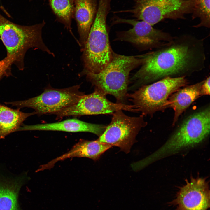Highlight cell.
<instances>
[{
  "label": "cell",
  "instance_id": "ac0fdd59",
  "mask_svg": "<svg viewBox=\"0 0 210 210\" xmlns=\"http://www.w3.org/2000/svg\"><path fill=\"white\" fill-rule=\"evenodd\" d=\"M20 109H13L0 104V139L18 131L27 117L36 114L35 111L25 113L20 111Z\"/></svg>",
  "mask_w": 210,
  "mask_h": 210
},
{
  "label": "cell",
  "instance_id": "277c9868",
  "mask_svg": "<svg viewBox=\"0 0 210 210\" xmlns=\"http://www.w3.org/2000/svg\"><path fill=\"white\" fill-rule=\"evenodd\" d=\"M46 22L32 25L15 24L4 17L0 13V38L6 50L7 55L13 57V64L20 70L24 68V59L30 48L39 49L53 56L43 41L42 29Z\"/></svg>",
  "mask_w": 210,
  "mask_h": 210
},
{
  "label": "cell",
  "instance_id": "5b68a950",
  "mask_svg": "<svg viewBox=\"0 0 210 210\" xmlns=\"http://www.w3.org/2000/svg\"><path fill=\"white\" fill-rule=\"evenodd\" d=\"M188 83L185 76L167 77L149 85H141L127 97L142 115L152 116L167 108L170 96Z\"/></svg>",
  "mask_w": 210,
  "mask_h": 210
},
{
  "label": "cell",
  "instance_id": "8fae6325",
  "mask_svg": "<svg viewBox=\"0 0 210 210\" xmlns=\"http://www.w3.org/2000/svg\"><path fill=\"white\" fill-rule=\"evenodd\" d=\"M104 94L95 89L92 93L84 94L77 102L53 114L56 118L83 115L112 114L119 110L137 112L134 105L114 103L108 100Z\"/></svg>",
  "mask_w": 210,
  "mask_h": 210
},
{
  "label": "cell",
  "instance_id": "9c48e42d",
  "mask_svg": "<svg viewBox=\"0 0 210 210\" xmlns=\"http://www.w3.org/2000/svg\"><path fill=\"white\" fill-rule=\"evenodd\" d=\"M122 111H118L112 114L111 122L97 139L112 146L118 147L127 153L135 142L139 132L147 123L143 115L130 117L126 115Z\"/></svg>",
  "mask_w": 210,
  "mask_h": 210
},
{
  "label": "cell",
  "instance_id": "603a6c76",
  "mask_svg": "<svg viewBox=\"0 0 210 210\" xmlns=\"http://www.w3.org/2000/svg\"></svg>",
  "mask_w": 210,
  "mask_h": 210
},
{
  "label": "cell",
  "instance_id": "44dd1931",
  "mask_svg": "<svg viewBox=\"0 0 210 210\" xmlns=\"http://www.w3.org/2000/svg\"><path fill=\"white\" fill-rule=\"evenodd\" d=\"M14 59L10 56H6L0 61V80L4 76L8 77L12 75L11 67Z\"/></svg>",
  "mask_w": 210,
  "mask_h": 210
},
{
  "label": "cell",
  "instance_id": "2e32d148",
  "mask_svg": "<svg viewBox=\"0 0 210 210\" xmlns=\"http://www.w3.org/2000/svg\"><path fill=\"white\" fill-rule=\"evenodd\" d=\"M99 0H74V17L79 36V43L83 51L97 10Z\"/></svg>",
  "mask_w": 210,
  "mask_h": 210
},
{
  "label": "cell",
  "instance_id": "9a60e30c",
  "mask_svg": "<svg viewBox=\"0 0 210 210\" xmlns=\"http://www.w3.org/2000/svg\"><path fill=\"white\" fill-rule=\"evenodd\" d=\"M106 126L85 122L77 119H69L57 122L24 125L20 127V131H52L68 132H85L93 133L99 137L104 131Z\"/></svg>",
  "mask_w": 210,
  "mask_h": 210
},
{
  "label": "cell",
  "instance_id": "52a82bcc",
  "mask_svg": "<svg viewBox=\"0 0 210 210\" xmlns=\"http://www.w3.org/2000/svg\"><path fill=\"white\" fill-rule=\"evenodd\" d=\"M132 9L117 12H128L137 20L151 25L165 19H184L187 14L192 13L196 0H134Z\"/></svg>",
  "mask_w": 210,
  "mask_h": 210
},
{
  "label": "cell",
  "instance_id": "ffe728a7",
  "mask_svg": "<svg viewBox=\"0 0 210 210\" xmlns=\"http://www.w3.org/2000/svg\"><path fill=\"white\" fill-rule=\"evenodd\" d=\"M210 0H196L192 15V19L199 18V24L193 27H204L209 28L210 26Z\"/></svg>",
  "mask_w": 210,
  "mask_h": 210
},
{
  "label": "cell",
  "instance_id": "7a4b0ae2",
  "mask_svg": "<svg viewBox=\"0 0 210 210\" xmlns=\"http://www.w3.org/2000/svg\"><path fill=\"white\" fill-rule=\"evenodd\" d=\"M147 53L136 56H125L114 52L109 63L98 73H85L87 79L105 95L113 96L117 103L125 104L128 94L131 71L141 65Z\"/></svg>",
  "mask_w": 210,
  "mask_h": 210
},
{
  "label": "cell",
  "instance_id": "30bf717a",
  "mask_svg": "<svg viewBox=\"0 0 210 210\" xmlns=\"http://www.w3.org/2000/svg\"><path fill=\"white\" fill-rule=\"evenodd\" d=\"M112 23H127L132 28L117 33V40L130 42L140 49L146 50L159 48L171 41L174 37L168 33L153 28L143 21L116 17Z\"/></svg>",
  "mask_w": 210,
  "mask_h": 210
},
{
  "label": "cell",
  "instance_id": "7c38bea8",
  "mask_svg": "<svg viewBox=\"0 0 210 210\" xmlns=\"http://www.w3.org/2000/svg\"><path fill=\"white\" fill-rule=\"evenodd\" d=\"M169 204L174 210H208L210 206L208 182L205 178L191 177L190 181L180 187L175 198Z\"/></svg>",
  "mask_w": 210,
  "mask_h": 210
},
{
  "label": "cell",
  "instance_id": "4fadbf2b",
  "mask_svg": "<svg viewBox=\"0 0 210 210\" xmlns=\"http://www.w3.org/2000/svg\"><path fill=\"white\" fill-rule=\"evenodd\" d=\"M28 178L26 172L15 175L0 166V210H20L18 195Z\"/></svg>",
  "mask_w": 210,
  "mask_h": 210
},
{
  "label": "cell",
  "instance_id": "7402d4cb",
  "mask_svg": "<svg viewBox=\"0 0 210 210\" xmlns=\"http://www.w3.org/2000/svg\"><path fill=\"white\" fill-rule=\"evenodd\" d=\"M210 77L209 76L204 80L202 85L201 90V96L210 94Z\"/></svg>",
  "mask_w": 210,
  "mask_h": 210
},
{
  "label": "cell",
  "instance_id": "6da1fadb",
  "mask_svg": "<svg viewBox=\"0 0 210 210\" xmlns=\"http://www.w3.org/2000/svg\"><path fill=\"white\" fill-rule=\"evenodd\" d=\"M203 39L190 34L174 37L170 41L147 53L146 59L131 80L133 88L167 77L185 75L205 68Z\"/></svg>",
  "mask_w": 210,
  "mask_h": 210
},
{
  "label": "cell",
  "instance_id": "8992f818",
  "mask_svg": "<svg viewBox=\"0 0 210 210\" xmlns=\"http://www.w3.org/2000/svg\"><path fill=\"white\" fill-rule=\"evenodd\" d=\"M210 130V110L208 107L188 117L156 153L162 158L195 145L208 136Z\"/></svg>",
  "mask_w": 210,
  "mask_h": 210
},
{
  "label": "cell",
  "instance_id": "e0dca14e",
  "mask_svg": "<svg viewBox=\"0 0 210 210\" xmlns=\"http://www.w3.org/2000/svg\"><path fill=\"white\" fill-rule=\"evenodd\" d=\"M204 81L180 88L169 97L167 108H171L174 110L173 124L176 123L179 117L191 104L201 96V88Z\"/></svg>",
  "mask_w": 210,
  "mask_h": 210
},
{
  "label": "cell",
  "instance_id": "d6986e66",
  "mask_svg": "<svg viewBox=\"0 0 210 210\" xmlns=\"http://www.w3.org/2000/svg\"><path fill=\"white\" fill-rule=\"evenodd\" d=\"M49 6L56 20L64 24L73 34L71 25L74 17V0H49Z\"/></svg>",
  "mask_w": 210,
  "mask_h": 210
},
{
  "label": "cell",
  "instance_id": "3957f363",
  "mask_svg": "<svg viewBox=\"0 0 210 210\" xmlns=\"http://www.w3.org/2000/svg\"><path fill=\"white\" fill-rule=\"evenodd\" d=\"M111 0H99L97 13L82 51L84 69L81 74L99 73L113 58L114 52L110 46L106 22Z\"/></svg>",
  "mask_w": 210,
  "mask_h": 210
},
{
  "label": "cell",
  "instance_id": "ba28073f",
  "mask_svg": "<svg viewBox=\"0 0 210 210\" xmlns=\"http://www.w3.org/2000/svg\"><path fill=\"white\" fill-rule=\"evenodd\" d=\"M77 85L66 88L57 89L51 86L46 87L41 94L27 100L5 102L6 104L34 109L36 114H53L77 102L85 94Z\"/></svg>",
  "mask_w": 210,
  "mask_h": 210
},
{
  "label": "cell",
  "instance_id": "5bb4252c",
  "mask_svg": "<svg viewBox=\"0 0 210 210\" xmlns=\"http://www.w3.org/2000/svg\"><path fill=\"white\" fill-rule=\"evenodd\" d=\"M112 147V146L100 142L98 139L89 141L81 139L65 153L40 166L38 171L51 169L57 162L69 158H87L96 161Z\"/></svg>",
  "mask_w": 210,
  "mask_h": 210
}]
</instances>
